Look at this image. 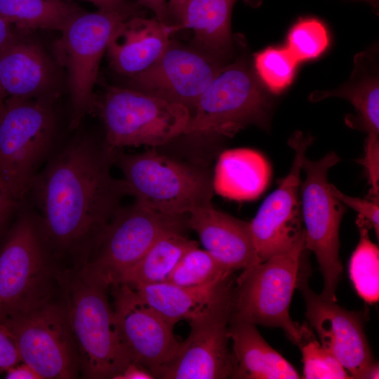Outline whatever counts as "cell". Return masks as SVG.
I'll list each match as a JSON object with an SVG mask.
<instances>
[{"label": "cell", "mask_w": 379, "mask_h": 379, "mask_svg": "<svg viewBox=\"0 0 379 379\" xmlns=\"http://www.w3.org/2000/svg\"><path fill=\"white\" fill-rule=\"evenodd\" d=\"M115 150L105 141L76 137L53 150L34 178L25 200L55 258L84 264L129 195L124 180L111 173Z\"/></svg>", "instance_id": "obj_1"}, {"label": "cell", "mask_w": 379, "mask_h": 379, "mask_svg": "<svg viewBox=\"0 0 379 379\" xmlns=\"http://www.w3.org/2000/svg\"><path fill=\"white\" fill-rule=\"evenodd\" d=\"M60 302L77 348L82 376L114 379L133 362L119 334L109 281L85 265L58 272Z\"/></svg>", "instance_id": "obj_2"}, {"label": "cell", "mask_w": 379, "mask_h": 379, "mask_svg": "<svg viewBox=\"0 0 379 379\" xmlns=\"http://www.w3.org/2000/svg\"><path fill=\"white\" fill-rule=\"evenodd\" d=\"M306 250L304 230L290 250L242 270L234 279L230 320L282 328L298 345L310 328L293 321L289 308Z\"/></svg>", "instance_id": "obj_3"}, {"label": "cell", "mask_w": 379, "mask_h": 379, "mask_svg": "<svg viewBox=\"0 0 379 379\" xmlns=\"http://www.w3.org/2000/svg\"><path fill=\"white\" fill-rule=\"evenodd\" d=\"M114 164L121 171L129 195L157 211L187 215L212 204L213 175L199 167L154 150L125 154L116 149Z\"/></svg>", "instance_id": "obj_4"}, {"label": "cell", "mask_w": 379, "mask_h": 379, "mask_svg": "<svg viewBox=\"0 0 379 379\" xmlns=\"http://www.w3.org/2000/svg\"><path fill=\"white\" fill-rule=\"evenodd\" d=\"M55 258L35 213L22 201L0 247V316L51 297Z\"/></svg>", "instance_id": "obj_5"}, {"label": "cell", "mask_w": 379, "mask_h": 379, "mask_svg": "<svg viewBox=\"0 0 379 379\" xmlns=\"http://www.w3.org/2000/svg\"><path fill=\"white\" fill-rule=\"evenodd\" d=\"M52 102L8 97L0 121V185L15 199L28 191L53 152Z\"/></svg>", "instance_id": "obj_6"}, {"label": "cell", "mask_w": 379, "mask_h": 379, "mask_svg": "<svg viewBox=\"0 0 379 379\" xmlns=\"http://www.w3.org/2000/svg\"><path fill=\"white\" fill-rule=\"evenodd\" d=\"M142 6L130 2L110 11H86L75 17L55 41L57 62L67 74L71 100L69 128L76 129L85 116L93 111V95L102 56L117 25L133 15L143 14Z\"/></svg>", "instance_id": "obj_7"}, {"label": "cell", "mask_w": 379, "mask_h": 379, "mask_svg": "<svg viewBox=\"0 0 379 379\" xmlns=\"http://www.w3.org/2000/svg\"><path fill=\"white\" fill-rule=\"evenodd\" d=\"M95 108L104 124V141L114 149L164 145L184 134L191 117L184 105L117 86L107 88Z\"/></svg>", "instance_id": "obj_8"}, {"label": "cell", "mask_w": 379, "mask_h": 379, "mask_svg": "<svg viewBox=\"0 0 379 379\" xmlns=\"http://www.w3.org/2000/svg\"><path fill=\"white\" fill-rule=\"evenodd\" d=\"M11 334L21 361L41 379H69L81 373L77 348L60 301L50 297L36 305L0 316Z\"/></svg>", "instance_id": "obj_9"}, {"label": "cell", "mask_w": 379, "mask_h": 379, "mask_svg": "<svg viewBox=\"0 0 379 379\" xmlns=\"http://www.w3.org/2000/svg\"><path fill=\"white\" fill-rule=\"evenodd\" d=\"M271 103L243 62L223 67L199 98L184 134L230 137L250 124L266 126Z\"/></svg>", "instance_id": "obj_10"}, {"label": "cell", "mask_w": 379, "mask_h": 379, "mask_svg": "<svg viewBox=\"0 0 379 379\" xmlns=\"http://www.w3.org/2000/svg\"><path fill=\"white\" fill-rule=\"evenodd\" d=\"M340 160L335 152H329L317 161L305 157L302 164L305 173L301 185L305 248L315 255L322 274L324 289L320 295L333 301H337L335 291L343 272L339 230L346 208L331 193L327 175Z\"/></svg>", "instance_id": "obj_11"}, {"label": "cell", "mask_w": 379, "mask_h": 379, "mask_svg": "<svg viewBox=\"0 0 379 379\" xmlns=\"http://www.w3.org/2000/svg\"><path fill=\"white\" fill-rule=\"evenodd\" d=\"M187 217L166 215L135 200L117 211L82 265L106 277L111 284L117 283L162 235L188 228Z\"/></svg>", "instance_id": "obj_12"}, {"label": "cell", "mask_w": 379, "mask_h": 379, "mask_svg": "<svg viewBox=\"0 0 379 379\" xmlns=\"http://www.w3.org/2000/svg\"><path fill=\"white\" fill-rule=\"evenodd\" d=\"M232 296L233 293L187 321L190 328L187 338L180 343L175 356L157 372L155 378H233L228 335Z\"/></svg>", "instance_id": "obj_13"}, {"label": "cell", "mask_w": 379, "mask_h": 379, "mask_svg": "<svg viewBox=\"0 0 379 379\" xmlns=\"http://www.w3.org/2000/svg\"><path fill=\"white\" fill-rule=\"evenodd\" d=\"M310 265L303 255L297 284L306 307V317L321 345L332 354L352 378L366 379L373 364L360 315L336 301L314 292L309 285Z\"/></svg>", "instance_id": "obj_14"}, {"label": "cell", "mask_w": 379, "mask_h": 379, "mask_svg": "<svg viewBox=\"0 0 379 379\" xmlns=\"http://www.w3.org/2000/svg\"><path fill=\"white\" fill-rule=\"evenodd\" d=\"M109 292L117 328L132 361L147 368L155 378L180 347L174 326L147 305L128 284H112Z\"/></svg>", "instance_id": "obj_15"}, {"label": "cell", "mask_w": 379, "mask_h": 379, "mask_svg": "<svg viewBox=\"0 0 379 379\" xmlns=\"http://www.w3.org/2000/svg\"><path fill=\"white\" fill-rule=\"evenodd\" d=\"M311 142L310 137L298 134L291 138L295 151L291 168L249 222L260 262L290 250L304 234L298 191L302 161Z\"/></svg>", "instance_id": "obj_16"}, {"label": "cell", "mask_w": 379, "mask_h": 379, "mask_svg": "<svg viewBox=\"0 0 379 379\" xmlns=\"http://www.w3.org/2000/svg\"><path fill=\"white\" fill-rule=\"evenodd\" d=\"M216 58L170 44L148 68L131 77L132 88L187 107L190 112L220 71Z\"/></svg>", "instance_id": "obj_17"}, {"label": "cell", "mask_w": 379, "mask_h": 379, "mask_svg": "<svg viewBox=\"0 0 379 379\" xmlns=\"http://www.w3.org/2000/svg\"><path fill=\"white\" fill-rule=\"evenodd\" d=\"M26 34L16 29L0 48V88L6 98L53 102L57 84L54 63L41 46Z\"/></svg>", "instance_id": "obj_18"}, {"label": "cell", "mask_w": 379, "mask_h": 379, "mask_svg": "<svg viewBox=\"0 0 379 379\" xmlns=\"http://www.w3.org/2000/svg\"><path fill=\"white\" fill-rule=\"evenodd\" d=\"M187 225L197 234L204 250L227 269L234 272L260 262L249 222L211 204L190 212Z\"/></svg>", "instance_id": "obj_19"}, {"label": "cell", "mask_w": 379, "mask_h": 379, "mask_svg": "<svg viewBox=\"0 0 379 379\" xmlns=\"http://www.w3.org/2000/svg\"><path fill=\"white\" fill-rule=\"evenodd\" d=\"M173 26L144 14L133 15L121 21L109 39L106 54L117 72L133 77L151 66L171 43Z\"/></svg>", "instance_id": "obj_20"}, {"label": "cell", "mask_w": 379, "mask_h": 379, "mask_svg": "<svg viewBox=\"0 0 379 379\" xmlns=\"http://www.w3.org/2000/svg\"><path fill=\"white\" fill-rule=\"evenodd\" d=\"M234 279L232 277L196 287L180 286L168 281L131 286L147 305L175 326L181 320L189 321L230 296Z\"/></svg>", "instance_id": "obj_21"}, {"label": "cell", "mask_w": 379, "mask_h": 379, "mask_svg": "<svg viewBox=\"0 0 379 379\" xmlns=\"http://www.w3.org/2000/svg\"><path fill=\"white\" fill-rule=\"evenodd\" d=\"M234 376L236 379H297L296 369L262 338L256 325L230 320Z\"/></svg>", "instance_id": "obj_22"}, {"label": "cell", "mask_w": 379, "mask_h": 379, "mask_svg": "<svg viewBox=\"0 0 379 379\" xmlns=\"http://www.w3.org/2000/svg\"><path fill=\"white\" fill-rule=\"evenodd\" d=\"M239 0H188L175 31L190 29L195 41L206 54L218 59L226 55L232 46L231 15ZM252 7L262 0H241Z\"/></svg>", "instance_id": "obj_23"}, {"label": "cell", "mask_w": 379, "mask_h": 379, "mask_svg": "<svg viewBox=\"0 0 379 379\" xmlns=\"http://www.w3.org/2000/svg\"><path fill=\"white\" fill-rule=\"evenodd\" d=\"M270 178V165L258 152L245 148L230 149L218 159L213 186L224 197L251 200L262 194Z\"/></svg>", "instance_id": "obj_24"}, {"label": "cell", "mask_w": 379, "mask_h": 379, "mask_svg": "<svg viewBox=\"0 0 379 379\" xmlns=\"http://www.w3.org/2000/svg\"><path fill=\"white\" fill-rule=\"evenodd\" d=\"M327 95L347 99L355 108L357 116L347 119L350 126L358 128L367 133L364 155L359 159L365 170L375 171L379 168V86L375 76L366 77L351 82Z\"/></svg>", "instance_id": "obj_25"}, {"label": "cell", "mask_w": 379, "mask_h": 379, "mask_svg": "<svg viewBox=\"0 0 379 379\" xmlns=\"http://www.w3.org/2000/svg\"><path fill=\"white\" fill-rule=\"evenodd\" d=\"M198 246L197 241L185 237L182 231L166 232L121 275L117 283L136 286L165 282L182 255Z\"/></svg>", "instance_id": "obj_26"}, {"label": "cell", "mask_w": 379, "mask_h": 379, "mask_svg": "<svg viewBox=\"0 0 379 379\" xmlns=\"http://www.w3.org/2000/svg\"><path fill=\"white\" fill-rule=\"evenodd\" d=\"M84 11L64 0H0V17L25 32L37 29L62 32Z\"/></svg>", "instance_id": "obj_27"}, {"label": "cell", "mask_w": 379, "mask_h": 379, "mask_svg": "<svg viewBox=\"0 0 379 379\" xmlns=\"http://www.w3.org/2000/svg\"><path fill=\"white\" fill-rule=\"evenodd\" d=\"M357 224L360 236L350 260V277L359 297L374 304L379 299V249L369 239L368 223L358 216Z\"/></svg>", "instance_id": "obj_28"}, {"label": "cell", "mask_w": 379, "mask_h": 379, "mask_svg": "<svg viewBox=\"0 0 379 379\" xmlns=\"http://www.w3.org/2000/svg\"><path fill=\"white\" fill-rule=\"evenodd\" d=\"M233 274L206 250L196 246L182 255L166 281L180 286L196 287L226 280Z\"/></svg>", "instance_id": "obj_29"}, {"label": "cell", "mask_w": 379, "mask_h": 379, "mask_svg": "<svg viewBox=\"0 0 379 379\" xmlns=\"http://www.w3.org/2000/svg\"><path fill=\"white\" fill-rule=\"evenodd\" d=\"M299 62L285 47L270 46L254 56L258 77L272 93H280L288 87Z\"/></svg>", "instance_id": "obj_30"}, {"label": "cell", "mask_w": 379, "mask_h": 379, "mask_svg": "<svg viewBox=\"0 0 379 379\" xmlns=\"http://www.w3.org/2000/svg\"><path fill=\"white\" fill-rule=\"evenodd\" d=\"M286 41V47L300 63L319 58L328 46L329 36L320 20L303 18L291 28Z\"/></svg>", "instance_id": "obj_31"}, {"label": "cell", "mask_w": 379, "mask_h": 379, "mask_svg": "<svg viewBox=\"0 0 379 379\" xmlns=\"http://www.w3.org/2000/svg\"><path fill=\"white\" fill-rule=\"evenodd\" d=\"M310 329L298 346L302 352V378L350 379L339 361L327 351L314 336Z\"/></svg>", "instance_id": "obj_32"}, {"label": "cell", "mask_w": 379, "mask_h": 379, "mask_svg": "<svg viewBox=\"0 0 379 379\" xmlns=\"http://www.w3.org/2000/svg\"><path fill=\"white\" fill-rule=\"evenodd\" d=\"M333 195L345 206L356 211L359 216L363 218L373 228L378 238L379 235V205L378 200L366 197L361 199L347 196L338 190L334 185H330Z\"/></svg>", "instance_id": "obj_33"}, {"label": "cell", "mask_w": 379, "mask_h": 379, "mask_svg": "<svg viewBox=\"0 0 379 379\" xmlns=\"http://www.w3.org/2000/svg\"><path fill=\"white\" fill-rule=\"evenodd\" d=\"M22 362L11 334L0 321V373Z\"/></svg>", "instance_id": "obj_34"}, {"label": "cell", "mask_w": 379, "mask_h": 379, "mask_svg": "<svg viewBox=\"0 0 379 379\" xmlns=\"http://www.w3.org/2000/svg\"><path fill=\"white\" fill-rule=\"evenodd\" d=\"M22 201L13 197L0 185V236L14 219Z\"/></svg>", "instance_id": "obj_35"}, {"label": "cell", "mask_w": 379, "mask_h": 379, "mask_svg": "<svg viewBox=\"0 0 379 379\" xmlns=\"http://www.w3.org/2000/svg\"><path fill=\"white\" fill-rule=\"evenodd\" d=\"M136 2L143 8L151 10L161 22L172 26L167 0H136Z\"/></svg>", "instance_id": "obj_36"}, {"label": "cell", "mask_w": 379, "mask_h": 379, "mask_svg": "<svg viewBox=\"0 0 379 379\" xmlns=\"http://www.w3.org/2000/svg\"><path fill=\"white\" fill-rule=\"evenodd\" d=\"M152 373L145 366L131 362L114 379H154Z\"/></svg>", "instance_id": "obj_37"}, {"label": "cell", "mask_w": 379, "mask_h": 379, "mask_svg": "<svg viewBox=\"0 0 379 379\" xmlns=\"http://www.w3.org/2000/svg\"><path fill=\"white\" fill-rule=\"evenodd\" d=\"M5 372L7 379H41L34 368L24 362L9 368Z\"/></svg>", "instance_id": "obj_38"}, {"label": "cell", "mask_w": 379, "mask_h": 379, "mask_svg": "<svg viewBox=\"0 0 379 379\" xmlns=\"http://www.w3.org/2000/svg\"><path fill=\"white\" fill-rule=\"evenodd\" d=\"M188 0H168V12L172 26H175Z\"/></svg>", "instance_id": "obj_39"}, {"label": "cell", "mask_w": 379, "mask_h": 379, "mask_svg": "<svg viewBox=\"0 0 379 379\" xmlns=\"http://www.w3.org/2000/svg\"><path fill=\"white\" fill-rule=\"evenodd\" d=\"M94 4L98 10L110 11L123 8L128 5V0H84Z\"/></svg>", "instance_id": "obj_40"}, {"label": "cell", "mask_w": 379, "mask_h": 379, "mask_svg": "<svg viewBox=\"0 0 379 379\" xmlns=\"http://www.w3.org/2000/svg\"><path fill=\"white\" fill-rule=\"evenodd\" d=\"M15 28L0 17V48L14 35Z\"/></svg>", "instance_id": "obj_41"}, {"label": "cell", "mask_w": 379, "mask_h": 379, "mask_svg": "<svg viewBox=\"0 0 379 379\" xmlns=\"http://www.w3.org/2000/svg\"><path fill=\"white\" fill-rule=\"evenodd\" d=\"M379 375V366L378 364L376 362H373V364L371 366V367L368 369V371L367 373L366 379H375L378 378Z\"/></svg>", "instance_id": "obj_42"}, {"label": "cell", "mask_w": 379, "mask_h": 379, "mask_svg": "<svg viewBox=\"0 0 379 379\" xmlns=\"http://www.w3.org/2000/svg\"><path fill=\"white\" fill-rule=\"evenodd\" d=\"M6 95L0 88V121L4 116L6 109L5 100Z\"/></svg>", "instance_id": "obj_43"}, {"label": "cell", "mask_w": 379, "mask_h": 379, "mask_svg": "<svg viewBox=\"0 0 379 379\" xmlns=\"http://www.w3.org/2000/svg\"><path fill=\"white\" fill-rule=\"evenodd\" d=\"M361 1H364L371 4L374 8L378 7V0H361Z\"/></svg>", "instance_id": "obj_44"}]
</instances>
